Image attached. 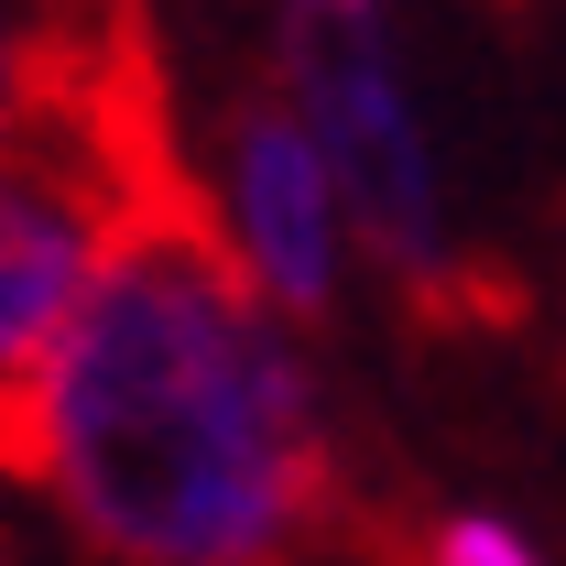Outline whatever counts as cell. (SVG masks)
Instances as JSON below:
<instances>
[{"label":"cell","mask_w":566,"mask_h":566,"mask_svg":"<svg viewBox=\"0 0 566 566\" xmlns=\"http://www.w3.org/2000/svg\"><path fill=\"white\" fill-rule=\"evenodd\" d=\"M283 76L327 142L349 229L392 262L415 327H469V305L501 327L512 283L491 262H447V240H436V175H424V132L403 109V76H392L381 0H283Z\"/></svg>","instance_id":"cell-2"},{"label":"cell","mask_w":566,"mask_h":566,"mask_svg":"<svg viewBox=\"0 0 566 566\" xmlns=\"http://www.w3.org/2000/svg\"><path fill=\"white\" fill-rule=\"evenodd\" d=\"M436 566H534V556H523V534H501V523H447V534H436Z\"/></svg>","instance_id":"cell-4"},{"label":"cell","mask_w":566,"mask_h":566,"mask_svg":"<svg viewBox=\"0 0 566 566\" xmlns=\"http://www.w3.org/2000/svg\"><path fill=\"white\" fill-rule=\"evenodd\" d=\"M262 305V262L164 132L132 164L55 370L0 415L11 469L66 501L109 566H283L316 523H349Z\"/></svg>","instance_id":"cell-1"},{"label":"cell","mask_w":566,"mask_h":566,"mask_svg":"<svg viewBox=\"0 0 566 566\" xmlns=\"http://www.w3.org/2000/svg\"><path fill=\"white\" fill-rule=\"evenodd\" d=\"M229 197H240V240L273 283L283 316H327V240H338V175H327V142L305 120L294 76L283 87H251L229 109Z\"/></svg>","instance_id":"cell-3"}]
</instances>
